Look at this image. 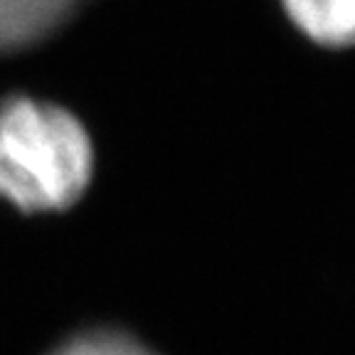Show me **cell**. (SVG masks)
<instances>
[{"label":"cell","instance_id":"1","mask_svg":"<svg viewBox=\"0 0 355 355\" xmlns=\"http://www.w3.org/2000/svg\"><path fill=\"white\" fill-rule=\"evenodd\" d=\"M94 175V148L72 111L28 94L0 99V200L25 215L79 202Z\"/></svg>","mask_w":355,"mask_h":355},{"label":"cell","instance_id":"2","mask_svg":"<svg viewBox=\"0 0 355 355\" xmlns=\"http://www.w3.org/2000/svg\"><path fill=\"white\" fill-rule=\"evenodd\" d=\"M84 0H0V55H12L44 42Z\"/></svg>","mask_w":355,"mask_h":355},{"label":"cell","instance_id":"3","mask_svg":"<svg viewBox=\"0 0 355 355\" xmlns=\"http://www.w3.org/2000/svg\"><path fill=\"white\" fill-rule=\"evenodd\" d=\"M284 8L313 42L328 47L355 44V0H284Z\"/></svg>","mask_w":355,"mask_h":355},{"label":"cell","instance_id":"4","mask_svg":"<svg viewBox=\"0 0 355 355\" xmlns=\"http://www.w3.org/2000/svg\"><path fill=\"white\" fill-rule=\"evenodd\" d=\"M50 355H155L144 343L119 331H89L57 345Z\"/></svg>","mask_w":355,"mask_h":355}]
</instances>
